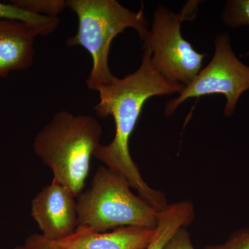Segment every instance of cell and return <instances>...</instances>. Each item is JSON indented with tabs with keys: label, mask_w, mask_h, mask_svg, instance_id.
<instances>
[{
	"label": "cell",
	"mask_w": 249,
	"mask_h": 249,
	"mask_svg": "<svg viewBox=\"0 0 249 249\" xmlns=\"http://www.w3.org/2000/svg\"><path fill=\"white\" fill-rule=\"evenodd\" d=\"M15 249H62L55 241L51 240L42 234H33L27 237L22 245Z\"/></svg>",
	"instance_id": "obj_15"
},
{
	"label": "cell",
	"mask_w": 249,
	"mask_h": 249,
	"mask_svg": "<svg viewBox=\"0 0 249 249\" xmlns=\"http://www.w3.org/2000/svg\"><path fill=\"white\" fill-rule=\"evenodd\" d=\"M194 219V206L191 201H181L168 204L159 213L155 235L145 249H164L178 229L188 227Z\"/></svg>",
	"instance_id": "obj_10"
},
{
	"label": "cell",
	"mask_w": 249,
	"mask_h": 249,
	"mask_svg": "<svg viewBox=\"0 0 249 249\" xmlns=\"http://www.w3.org/2000/svg\"><path fill=\"white\" fill-rule=\"evenodd\" d=\"M155 233V229L144 227H124L97 232L78 226L71 235L55 242L62 249H145Z\"/></svg>",
	"instance_id": "obj_8"
},
{
	"label": "cell",
	"mask_w": 249,
	"mask_h": 249,
	"mask_svg": "<svg viewBox=\"0 0 249 249\" xmlns=\"http://www.w3.org/2000/svg\"><path fill=\"white\" fill-rule=\"evenodd\" d=\"M11 2L33 14L52 18H58L67 7L65 0H14Z\"/></svg>",
	"instance_id": "obj_12"
},
{
	"label": "cell",
	"mask_w": 249,
	"mask_h": 249,
	"mask_svg": "<svg viewBox=\"0 0 249 249\" xmlns=\"http://www.w3.org/2000/svg\"><path fill=\"white\" fill-rule=\"evenodd\" d=\"M163 249H196L186 228L178 229Z\"/></svg>",
	"instance_id": "obj_16"
},
{
	"label": "cell",
	"mask_w": 249,
	"mask_h": 249,
	"mask_svg": "<svg viewBox=\"0 0 249 249\" xmlns=\"http://www.w3.org/2000/svg\"><path fill=\"white\" fill-rule=\"evenodd\" d=\"M204 249H249V228L235 231L223 243L206 246Z\"/></svg>",
	"instance_id": "obj_14"
},
{
	"label": "cell",
	"mask_w": 249,
	"mask_h": 249,
	"mask_svg": "<svg viewBox=\"0 0 249 249\" xmlns=\"http://www.w3.org/2000/svg\"><path fill=\"white\" fill-rule=\"evenodd\" d=\"M37 31L25 23L0 19V78L29 69L34 62Z\"/></svg>",
	"instance_id": "obj_9"
},
{
	"label": "cell",
	"mask_w": 249,
	"mask_h": 249,
	"mask_svg": "<svg viewBox=\"0 0 249 249\" xmlns=\"http://www.w3.org/2000/svg\"><path fill=\"white\" fill-rule=\"evenodd\" d=\"M31 214L41 234L51 240L69 237L78 227L76 196L54 178L34 196Z\"/></svg>",
	"instance_id": "obj_7"
},
{
	"label": "cell",
	"mask_w": 249,
	"mask_h": 249,
	"mask_svg": "<svg viewBox=\"0 0 249 249\" xmlns=\"http://www.w3.org/2000/svg\"><path fill=\"white\" fill-rule=\"evenodd\" d=\"M142 49V65L137 71L123 78L114 77L96 90L99 101L93 109L99 117L112 116L116 129L110 143L101 144L93 157L124 177L139 196L161 211L168 206L166 196L161 191L151 188L142 178L129 152V139L149 98L180 93L184 85L170 81L159 73L152 65L150 49Z\"/></svg>",
	"instance_id": "obj_1"
},
{
	"label": "cell",
	"mask_w": 249,
	"mask_h": 249,
	"mask_svg": "<svg viewBox=\"0 0 249 249\" xmlns=\"http://www.w3.org/2000/svg\"><path fill=\"white\" fill-rule=\"evenodd\" d=\"M131 188L124 177L99 167L89 189L76 197L78 226L97 232L124 227L155 229L160 211L136 196Z\"/></svg>",
	"instance_id": "obj_4"
},
{
	"label": "cell",
	"mask_w": 249,
	"mask_h": 249,
	"mask_svg": "<svg viewBox=\"0 0 249 249\" xmlns=\"http://www.w3.org/2000/svg\"><path fill=\"white\" fill-rule=\"evenodd\" d=\"M194 6H187L180 14L160 7L154 14L151 30L144 40L143 48L151 52L152 65L159 73L174 83L186 86L201 71L206 56L193 48L181 33V23L194 14Z\"/></svg>",
	"instance_id": "obj_5"
},
{
	"label": "cell",
	"mask_w": 249,
	"mask_h": 249,
	"mask_svg": "<svg viewBox=\"0 0 249 249\" xmlns=\"http://www.w3.org/2000/svg\"><path fill=\"white\" fill-rule=\"evenodd\" d=\"M67 7L76 13L78 29L67 40L68 47L80 46L92 58V68L87 80L90 89L96 90L114 78L109 65V50L113 40L127 28H133L141 38L148 34L142 8L133 12L116 0H69Z\"/></svg>",
	"instance_id": "obj_3"
},
{
	"label": "cell",
	"mask_w": 249,
	"mask_h": 249,
	"mask_svg": "<svg viewBox=\"0 0 249 249\" xmlns=\"http://www.w3.org/2000/svg\"><path fill=\"white\" fill-rule=\"evenodd\" d=\"M0 19L19 21L35 29L39 36H47L58 27L59 18L39 16L19 7L14 3L0 1Z\"/></svg>",
	"instance_id": "obj_11"
},
{
	"label": "cell",
	"mask_w": 249,
	"mask_h": 249,
	"mask_svg": "<svg viewBox=\"0 0 249 249\" xmlns=\"http://www.w3.org/2000/svg\"><path fill=\"white\" fill-rule=\"evenodd\" d=\"M223 20L231 27L249 26V0L227 1L223 12ZM245 55L249 56V52Z\"/></svg>",
	"instance_id": "obj_13"
},
{
	"label": "cell",
	"mask_w": 249,
	"mask_h": 249,
	"mask_svg": "<svg viewBox=\"0 0 249 249\" xmlns=\"http://www.w3.org/2000/svg\"><path fill=\"white\" fill-rule=\"evenodd\" d=\"M102 131L93 116L60 111L34 139L36 155L52 170L53 178L76 197L84 189L91 157L101 145Z\"/></svg>",
	"instance_id": "obj_2"
},
{
	"label": "cell",
	"mask_w": 249,
	"mask_h": 249,
	"mask_svg": "<svg viewBox=\"0 0 249 249\" xmlns=\"http://www.w3.org/2000/svg\"><path fill=\"white\" fill-rule=\"evenodd\" d=\"M214 47V55L209 65L184 86L178 98L170 100L165 107V115H172L188 98L214 93L225 96L224 115L230 117L234 114L240 96L249 89V67L236 56L227 34L217 36Z\"/></svg>",
	"instance_id": "obj_6"
}]
</instances>
